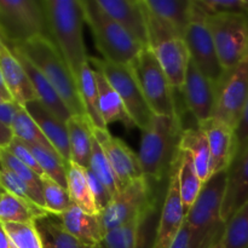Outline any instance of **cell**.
Listing matches in <instances>:
<instances>
[{
	"instance_id": "obj_1",
	"label": "cell",
	"mask_w": 248,
	"mask_h": 248,
	"mask_svg": "<svg viewBox=\"0 0 248 248\" xmlns=\"http://www.w3.org/2000/svg\"><path fill=\"white\" fill-rule=\"evenodd\" d=\"M48 35L64 58L75 81L89 63L84 41V9L81 0H43Z\"/></svg>"
},
{
	"instance_id": "obj_2",
	"label": "cell",
	"mask_w": 248,
	"mask_h": 248,
	"mask_svg": "<svg viewBox=\"0 0 248 248\" xmlns=\"http://www.w3.org/2000/svg\"><path fill=\"white\" fill-rule=\"evenodd\" d=\"M183 131L179 115H154L149 126L142 131L138 157L148 179L161 181L170 177L181 154Z\"/></svg>"
},
{
	"instance_id": "obj_3",
	"label": "cell",
	"mask_w": 248,
	"mask_h": 248,
	"mask_svg": "<svg viewBox=\"0 0 248 248\" xmlns=\"http://www.w3.org/2000/svg\"><path fill=\"white\" fill-rule=\"evenodd\" d=\"M227 177L228 171L220 172L205 183L199 199L186 213L189 248H216L223 242L227 223L222 218V202Z\"/></svg>"
},
{
	"instance_id": "obj_4",
	"label": "cell",
	"mask_w": 248,
	"mask_h": 248,
	"mask_svg": "<svg viewBox=\"0 0 248 248\" xmlns=\"http://www.w3.org/2000/svg\"><path fill=\"white\" fill-rule=\"evenodd\" d=\"M11 48H17L43 73L73 116H86L77 81L50 36H36Z\"/></svg>"
},
{
	"instance_id": "obj_5",
	"label": "cell",
	"mask_w": 248,
	"mask_h": 248,
	"mask_svg": "<svg viewBox=\"0 0 248 248\" xmlns=\"http://www.w3.org/2000/svg\"><path fill=\"white\" fill-rule=\"evenodd\" d=\"M85 23L89 26L97 50L104 61L130 64L145 47L116 23L96 0H81Z\"/></svg>"
},
{
	"instance_id": "obj_6",
	"label": "cell",
	"mask_w": 248,
	"mask_h": 248,
	"mask_svg": "<svg viewBox=\"0 0 248 248\" xmlns=\"http://www.w3.org/2000/svg\"><path fill=\"white\" fill-rule=\"evenodd\" d=\"M36 36H50L41 1L0 0V39L16 47Z\"/></svg>"
},
{
	"instance_id": "obj_7",
	"label": "cell",
	"mask_w": 248,
	"mask_h": 248,
	"mask_svg": "<svg viewBox=\"0 0 248 248\" xmlns=\"http://www.w3.org/2000/svg\"><path fill=\"white\" fill-rule=\"evenodd\" d=\"M128 67L155 115H179L173 87L149 47L143 48Z\"/></svg>"
},
{
	"instance_id": "obj_8",
	"label": "cell",
	"mask_w": 248,
	"mask_h": 248,
	"mask_svg": "<svg viewBox=\"0 0 248 248\" xmlns=\"http://www.w3.org/2000/svg\"><path fill=\"white\" fill-rule=\"evenodd\" d=\"M155 203L147 177L130 182L111 198L101 213L104 234L148 215L155 210Z\"/></svg>"
},
{
	"instance_id": "obj_9",
	"label": "cell",
	"mask_w": 248,
	"mask_h": 248,
	"mask_svg": "<svg viewBox=\"0 0 248 248\" xmlns=\"http://www.w3.org/2000/svg\"><path fill=\"white\" fill-rule=\"evenodd\" d=\"M207 24L223 69H232L248 58L247 15L207 16Z\"/></svg>"
},
{
	"instance_id": "obj_10",
	"label": "cell",
	"mask_w": 248,
	"mask_h": 248,
	"mask_svg": "<svg viewBox=\"0 0 248 248\" xmlns=\"http://www.w3.org/2000/svg\"><path fill=\"white\" fill-rule=\"evenodd\" d=\"M89 62L97 70L103 73L104 77L118 92L133 125L140 131H144L149 126L155 114L148 106L128 64H116L107 62L103 58L99 60L94 57L89 58Z\"/></svg>"
},
{
	"instance_id": "obj_11",
	"label": "cell",
	"mask_w": 248,
	"mask_h": 248,
	"mask_svg": "<svg viewBox=\"0 0 248 248\" xmlns=\"http://www.w3.org/2000/svg\"><path fill=\"white\" fill-rule=\"evenodd\" d=\"M248 101V58L236 67L224 70L216 84V107L213 119L236 128Z\"/></svg>"
},
{
	"instance_id": "obj_12",
	"label": "cell",
	"mask_w": 248,
	"mask_h": 248,
	"mask_svg": "<svg viewBox=\"0 0 248 248\" xmlns=\"http://www.w3.org/2000/svg\"><path fill=\"white\" fill-rule=\"evenodd\" d=\"M184 40L188 46L190 60L203 75L217 84L222 78L224 69L222 68L216 50L215 41L207 24V16L196 5L194 0V10L190 23L184 34Z\"/></svg>"
},
{
	"instance_id": "obj_13",
	"label": "cell",
	"mask_w": 248,
	"mask_h": 248,
	"mask_svg": "<svg viewBox=\"0 0 248 248\" xmlns=\"http://www.w3.org/2000/svg\"><path fill=\"white\" fill-rule=\"evenodd\" d=\"M186 212L179 193L178 160H177L169 177V186L165 194L164 205L155 228V240L153 248H171L172 244L186 224Z\"/></svg>"
},
{
	"instance_id": "obj_14",
	"label": "cell",
	"mask_w": 248,
	"mask_h": 248,
	"mask_svg": "<svg viewBox=\"0 0 248 248\" xmlns=\"http://www.w3.org/2000/svg\"><path fill=\"white\" fill-rule=\"evenodd\" d=\"M181 92L186 108L195 118L198 125L213 118L216 107V82L203 75L191 60Z\"/></svg>"
},
{
	"instance_id": "obj_15",
	"label": "cell",
	"mask_w": 248,
	"mask_h": 248,
	"mask_svg": "<svg viewBox=\"0 0 248 248\" xmlns=\"http://www.w3.org/2000/svg\"><path fill=\"white\" fill-rule=\"evenodd\" d=\"M91 132L106 153L121 188L135 179L145 177L138 154L125 142L113 137L108 130L91 127Z\"/></svg>"
},
{
	"instance_id": "obj_16",
	"label": "cell",
	"mask_w": 248,
	"mask_h": 248,
	"mask_svg": "<svg viewBox=\"0 0 248 248\" xmlns=\"http://www.w3.org/2000/svg\"><path fill=\"white\" fill-rule=\"evenodd\" d=\"M174 91H182L190 63V53L182 36L169 35L149 46Z\"/></svg>"
},
{
	"instance_id": "obj_17",
	"label": "cell",
	"mask_w": 248,
	"mask_h": 248,
	"mask_svg": "<svg viewBox=\"0 0 248 248\" xmlns=\"http://www.w3.org/2000/svg\"><path fill=\"white\" fill-rule=\"evenodd\" d=\"M97 4L138 43L148 47V24L142 0H96Z\"/></svg>"
},
{
	"instance_id": "obj_18",
	"label": "cell",
	"mask_w": 248,
	"mask_h": 248,
	"mask_svg": "<svg viewBox=\"0 0 248 248\" xmlns=\"http://www.w3.org/2000/svg\"><path fill=\"white\" fill-rule=\"evenodd\" d=\"M198 126L207 137L215 166V174L229 171L236 155L234 128L213 118Z\"/></svg>"
},
{
	"instance_id": "obj_19",
	"label": "cell",
	"mask_w": 248,
	"mask_h": 248,
	"mask_svg": "<svg viewBox=\"0 0 248 248\" xmlns=\"http://www.w3.org/2000/svg\"><path fill=\"white\" fill-rule=\"evenodd\" d=\"M0 72L12 99L24 107L28 102L35 101L36 93L28 74L14 51L0 39Z\"/></svg>"
},
{
	"instance_id": "obj_20",
	"label": "cell",
	"mask_w": 248,
	"mask_h": 248,
	"mask_svg": "<svg viewBox=\"0 0 248 248\" xmlns=\"http://www.w3.org/2000/svg\"><path fill=\"white\" fill-rule=\"evenodd\" d=\"M70 235L89 248H101L104 239L101 216L91 215L72 203L67 211L58 216Z\"/></svg>"
},
{
	"instance_id": "obj_21",
	"label": "cell",
	"mask_w": 248,
	"mask_h": 248,
	"mask_svg": "<svg viewBox=\"0 0 248 248\" xmlns=\"http://www.w3.org/2000/svg\"><path fill=\"white\" fill-rule=\"evenodd\" d=\"M29 115L34 119L40 130L43 131L46 140L50 142L53 149L60 154V156L67 164L70 162L69 136L65 123L53 115L48 109H46L38 99L28 102L24 106Z\"/></svg>"
},
{
	"instance_id": "obj_22",
	"label": "cell",
	"mask_w": 248,
	"mask_h": 248,
	"mask_svg": "<svg viewBox=\"0 0 248 248\" xmlns=\"http://www.w3.org/2000/svg\"><path fill=\"white\" fill-rule=\"evenodd\" d=\"M248 201V152L228 171L222 202V218L227 223Z\"/></svg>"
},
{
	"instance_id": "obj_23",
	"label": "cell",
	"mask_w": 248,
	"mask_h": 248,
	"mask_svg": "<svg viewBox=\"0 0 248 248\" xmlns=\"http://www.w3.org/2000/svg\"><path fill=\"white\" fill-rule=\"evenodd\" d=\"M11 50L14 51L15 55L17 56L19 62L22 63L23 68L26 69L29 80H31V85H33L34 91H35L36 93L38 101L40 102L46 109H48L53 115L57 116L60 120H62L63 123H67L73 115L69 111V109L67 108V106L64 104V102L62 101L60 94L57 93V91L53 89V86L48 82V80L44 77L43 73H41L40 70H39L38 68H36L35 65L23 55V53L19 52L17 48H11Z\"/></svg>"
},
{
	"instance_id": "obj_24",
	"label": "cell",
	"mask_w": 248,
	"mask_h": 248,
	"mask_svg": "<svg viewBox=\"0 0 248 248\" xmlns=\"http://www.w3.org/2000/svg\"><path fill=\"white\" fill-rule=\"evenodd\" d=\"M181 150L190 155L198 176L203 184L215 176V166L207 137L199 126L194 128H184L182 133Z\"/></svg>"
},
{
	"instance_id": "obj_25",
	"label": "cell",
	"mask_w": 248,
	"mask_h": 248,
	"mask_svg": "<svg viewBox=\"0 0 248 248\" xmlns=\"http://www.w3.org/2000/svg\"><path fill=\"white\" fill-rule=\"evenodd\" d=\"M155 210L104 235L101 248H153L148 242V222Z\"/></svg>"
},
{
	"instance_id": "obj_26",
	"label": "cell",
	"mask_w": 248,
	"mask_h": 248,
	"mask_svg": "<svg viewBox=\"0 0 248 248\" xmlns=\"http://www.w3.org/2000/svg\"><path fill=\"white\" fill-rule=\"evenodd\" d=\"M94 80H96L97 91H98L99 111L106 125L108 126L113 123H123L127 128L135 127L118 92L104 77L103 73L94 69Z\"/></svg>"
},
{
	"instance_id": "obj_27",
	"label": "cell",
	"mask_w": 248,
	"mask_h": 248,
	"mask_svg": "<svg viewBox=\"0 0 248 248\" xmlns=\"http://www.w3.org/2000/svg\"><path fill=\"white\" fill-rule=\"evenodd\" d=\"M150 12L169 24L178 35L184 38L190 23L194 0H143Z\"/></svg>"
},
{
	"instance_id": "obj_28",
	"label": "cell",
	"mask_w": 248,
	"mask_h": 248,
	"mask_svg": "<svg viewBox=\"0 0 248 248\" xmlns=\"http://www.w3.org/2000/svg\"><path fill=\"white\" fill-rule=\"evenodd\" d=\"M65 125L69 136L70 162L89 169L92 152L91 125L86 116H72Z\"/></svg>"
},
{
	"instance_id": "obj_29",
	"label": "cell",
	"mask_w": 248,
	"mask_h": 248,
	"mask_svg": "<svg viewBox=\"0 0 248 248\" xmlns=\"http://www.w3.org/2000/svg\"><path fill=\"white\" fill-rule=\"evenodd\" d=\"M67 182V189L69 191L72 202L86 211L87 213L101 216V211L97 206L91 186H90L87 169L79 166L74 162H69L68 164Z\"/></svg>"
},
{
	"instance_id": "obj_30",
	"label": "cell",
	"mask_w": 248,
	"mask_h": 248,
	"mask_svg": "<svg viewBox=\"0 0 248 248\" xmlns=\"http://www.w3.org/2000/svg\"><path fill=\"white\" fill-rule=\"evenodd\" d=\"M80 99L84 107L85 115L91 127L107 130V125L103 121L98 107V91H97L96 80H94V69L90 62L84 65L78 81Z\"/></svg>"
},
{
	"instance_id": "obj_31",
	"label": "cell",
	"mask_w": 248,
	"mask_h": 248,
	"mask_svg": "<svg viewBox=\"0 0 248 248\" xmlns=\"http://www.w3.org/2000/svg\"><path fill=\"white\" fill-rule=\"evenodd\" d=\"M43 248H89L65 230L58 216L46 215L35 220Z\"/></svg>"
},
{
	"instance_id": "obj_32",
	"label": "cell",
	"mask_w": 248,
	"mask_h": 248,
	"mask_svg": "<svg viewBox=\"0 0 248 248\" xmlns=\"http://www.w3.org/2000/svg\"><path fill=\"white\" fill-rule=\"evenodd\" d=\"M50 213L43 208L29 203L12 194L4 191L0 199V222L6 223H34L38 218Z\"/></svg>"
},
{
	"instance_id": "obj_33",
	"label": "cell",
	"mask_w": 248,
	"mask_h": 248,
	"mask_svg": "<svg viewBox=\"0 0 248 248\" xmlns=\"http://www.w3.org/2000/svg\"><path fill=\"white\" fill-rule=\"evenodd\" d=\"M178 182L182 202L188 213L200 196L205 184L198 176L190 155L182 150L178 159Z\"/></svg>"
},
{
	"instance_id": "obj_34",
	"label": "cell",
	"mask_w": 248,
	"mask_h": 248,
	"mask_svg": "<svg viewBox=\"0 0 248 248\" xmlns=\"http://www.w3.org/2000/svg\"><path fill=\"white\" fill-rule=\"evenodd\" d=\"M33 153L34 157L38 161L39 166L43 170L44 174L55 181L63 188L67 189L68 164L60 156L53 148L43 147L36 144H27Z\"/></svg>"
},
{
	"instance_id": "obj_35",
	"label": "cell",
	"mask_w": 248,
	"mask_h": 248,
	"mask_svg": "<svg viewBox=\"0 0 248 248\" xmlns=\"http://www.w3.org/2000/svg\"><path fill=\"white\" fill-rule=\"evenodd\" d=\"M0 166H4L14 172L19 179L24 182L35 196L36 203L40 208L45 210L43 198V184L41 177L36 174L33 170L22 164L17 157H15L7 149H0ZM46 211V210H45Z\"/></svg>"
},
{
	"instance_id": "obj_36",
	"label": "cell",
	"mask_w": 248,
	"mask_h": 248,
	"mask_svg": "<svg viewBox=\"0 0 248 248\" xmlns=\"http://www.w3.org/2000/svg\"><path fill=\"white\" fill-rule=\"evenodd\" d=\"M11 130L14 136L26 144H36L43 147L52 148L46 137L44 136L43 131L34 121V119L29 115L28 111L24 107H21L15 115L12 121Z\"/></svg>"
},
{
	"instance_id": "obj_37",
	"label": "cell",
	"mask_w": 248,
	"mask_h": 248,
	"mask_svg": "<svg viewBox=\"0 0 248 248\" xmlns=\"http://www.w3.org/2000/svg\"><path fill=\"white\" fill-rule=\"evenodd\" d=\"M89 169L107 186V189L110 191L111 196L115 195L121 189L120 183H119L118 178H116L115 172H114L106 153L102 149L101 144L97 142L96 138L93 137V135H92V152Z\"/></svg>"
},
{
	"instance_id": "obj_38",
	"label": "cell",
	"mask_w": 248,
	"mask_h": 248,
	"mask_svg": "<svg viewBox=\"0 0 248 248\" xmlns=\"http://www.w3.org/2000/svg\"><path fill=\"white\" fill-rule=\"evenodd\" d=\"M43 184V198L46 212L53 216H61L72 205L68 189L63 188L47 176L41 177Z\"/></svg>"
},
{
	"instance_id": "obj_39",
	"label": "cell",
	"mask_w": 248,
	"mask_h": 248,
	"mask_svg": "<svg viewBox=\"0 0 248 248\" xmlns=\"http://www.w3.org/2000/svg\"><path fill=\"white\" fill-rule=\"evenodd\" d=\"M223 248H248V201L228 222Z\"/></svg>"
},
{
	"instance_id": "obj_40",
	"label": "cell",
	"mask_w": 248,
	"mask_h": 248,
	"mask_svg": "<svg viewBox=\"0 0 248 248\" xmlns=\"http://www.w3.org/2000/svg\"><path fill=\"white\" fill-rule=\"evenodd\" d=\"M7 235L15 248H43L40 234L34 223H6Z\"/></svg>"
},
{
	"instance_id": "obj_41",
	"label": "cell",
	"mask_w": 248,
	"mask_h": 248,
	"mask_svg": "<svg viewBox=\"0 0 248 248\" xmlns=\"http://www.w3.org/2000/svg\"><path fill=\"white\" fill-rule=\"evenodd\" d=\"M0 186L7 193L17 196V198L22 199L27 202L38 206L35 196L31 193V189L28 188V186L22 179H19L14 172L10 171L9 169L4 166H0Z\"/></svg>"
},
{
	"instance_id": "obj_42",
	"label": "cell",
	"mask_w": 248,
	"mask_h": 248,
	"mask_svg": "<svg viewBox=\"0 0 248 248\" xmlns=\"http://www.w3.org/2000/svg\"><path fill=\"white\" fill-rule=\"evenodd\" d=\"M196 5L206 16H217L225 14H242L245 12V0H195Z\"/></svg>"
},
{
	"instance_id": "obj_43",
	"label": "cell",
	"mask_w": 248,
	"mask_h": 248,
	"mask_svg": "<svg viewBox=\"0 0 248 248\" xmlns=\"http://www.w3.org/2000/svg\"><path fill=\"white\" fill-rule=\"evenodd\" d=\"M6 149L9 150L15 157H17L22 164H24L26 166H28L29 169L33 170L36 174H39L40 177L45 176L43 170H41V167L39 166L38 161H36L35 157H34L33 153H31V150L29 149V147L26 143L15 137Z\"/></svg>"
},
{
	"instance_id": "obj_44",
	"label": "cell",
	"mask_w": 248,
	"mask_h": 248,
	"mask_svg": "<svg viewBox=\"0 0 248 248\" xmlns=\"http://www.w3.org/2000/svg\"><path fill=\"white\" fill-rule=\"evenodd\" d=\"M235 140H236V155L234 162H236L248 152V101L242 111L239 124L235 128Z\"/></svg>"
},
{
	"instance_id": "obj_45",
	"label": "cell",
	"mask_w": 248,
	"mask_h": 248,
	"mask_svg": "<svg viewBox=\"0 0 248 248\" xmlns=\"http://www.w3.org/2000/svg\"><path fill=\"white\" fill-rule=\"evenodd\" d=\"M87 177H89L90 186H91V190L94 196V200H96L97 206H98L99 211H101L102 213L104 208L109 205V202H110L113 196H111L110 191L107 189V186L99 181L98 177H97L90 169H87Z\"/></svg>"
},
{
	"instance_id": "obj_46",
	"label": "cell",
	"mask_w": 248,
	"mask_h": 248,
	"mask_svg": "<svg viewBox=\"0 0 248 248\" xmlns=\"http://www.w3.org/2000/svg\"><path fill=\"white\" fill-rule=\"evenodd\" d=\"M22 106L16 102H1L0 103V121L6 126L11 127L15 115Z\"/></svg>"
},
{
	"instance_id": "obj_47",
	"label": "cell",
	"mask_w": 248,
	"mask_h": 248,
	"mask_svg": "<svg viewBox=\"0 0 248 248\" xmlns=\"http://www.w3.org/2000/svg\"><path fill=\"white\" fill-rule=\"evenodd\" d=\"M15 138L11 127L0 121V149H6Z\"/></svg>"
},
{
	"instance_id": "obj_48",
	"label": "cell",
	"mask_w": 248,
	"mask_h": 248,
	"mask_svg": "<svg viewBox=\"0 0 248 248\" xmlns=\"http://www.w3.org/2000/svg\"><path fill=\"white\" fill-rule=\"evenodd\" d=\"M171 248H189V234L186 224H184L183 229L181 230L178 236L176 237L174 242L172 244Z\"/></svg>"
},
{
	"instance_id": "obj_49",
	"label": "cell",
	"mask_w": 248,
	"mask_h": 248,
	"mask_svg": "<svg viewBox=\"0 0 248 248\" xmlns=\"http://www.w3.org/2000/svg\"><path fill=\"white\" fill-rule=\"evenodd\" d=\"M0 248H15L2 222H0Z\"/></svg>"
},
{
	"instance_id": "obj_50",
	"label": "cell",
	"mask_w": 248,
	"mask_h": 248,
	"mask_svg": "<svg viewBox=\"0 0 248 248\" xmlns=\"http://www.w3.org/2000/svg\"><path fill=\"white\" fill-rule=\"evenodd\" d=\"M0 96H1L6 102H15L14 99H12L11 93H10V91L7 90L6 84H5L1 72H0Z\"/></svg>"
},
{
	"instance_id": "obj_51",
	"label": "cell",
	"mask_w": 248,
	"mask_h": 248,
	"mask_svg": "<svg viewBox=\"0 0 248 248\" xmlns=\"http://www.w3.org/2000/svg\"><path fill=\"white\" fill-rule=\"evenodd\" d=\"M245 12L248 16V0H245Z\"/></svg>"
},
{
	"instance_id": "obj_52",
	"label": "cell",
	"mask_w": 248,
	"mask_h": 248,
	"mask_svg": "<svg viewBox=\"0 0 248 248\" xmlns=\"http://www.w3.org/2000/svg\"><path fill=\"white\" fill-rule=\"evenodd\" d=\"M1 102H6V101H5V99H4V98H2V97H1V96H0V103H1Z\"/></svg>"
},
{
	"instance_id": "obj_53",
	"label": "cell",
	"mask_w": 248,
	"mask_h": 248,
	"mask_svg": "<svg viewBox=\"0 0 248 248\" xmlns=\"http://www.w3.org/2000/svg\"><path fill=\"white\" fill-rule=\"evenodd\" d=\"M5 190H1V189H0V199H1V195H2V193H4Z\"/></svg>"
},
{
	"instance_id": "obj_54",
	"label": "cell",
	"mask_w": 248,
	"mask_h": 248,
	"mask_svg": "<svg viewBox=\"0 0 248 248\" xmlns=\"http://www.w3.org/2000/svg\"><path fill=\"white\" fill-rule=\"evenodd\" d=\"M216 248H223V246H222V244H220V245H219V246H218V247H216Z\"/></svg>"
},
{
	"instance_id": "obj_55",
	"label": "cell",
	"mask_w": 248,
	"mask_h": 248,
	"mask_svg": "<svg viewBox=\"0 0 248 248\" xmlns=\"http://www.w3.org/2000/svg\"><path fill=\"white\" fill-rule=\"evenodd\" d=\"M0 189H1V190H4V189H2V188H1V186H0Z\"/></svg>"
},
{
	"instance_id": "obj_56",
	"label": "cell",
	"mask_w": 248,
	"mask_h": 248,
	"mask_svg": "<svg viewBox=\"0 0 248 248\" xmlns=\"http://www.w3.org/2000/svg\"></svg>"
}]
</instances>
